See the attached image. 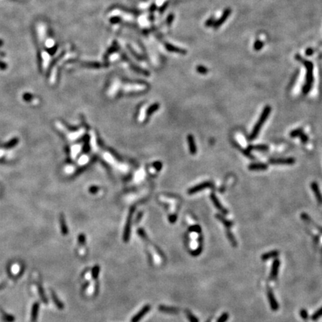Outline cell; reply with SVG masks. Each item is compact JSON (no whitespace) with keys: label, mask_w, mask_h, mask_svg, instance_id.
<instances>
[{"label":"cell","mask_w":322,"mask_h":322,"mask_svg":"<svg viewBox=\"0 0 322 322\" xmlns=\"http://www.w3.org/2000/svg\"><path fill=\"white\" fill-rule=\"evenodd\" d=\"M300 315L301 316V318H303V319H307L308 318V312L306 310V309H302L301 310L300 312Z\"/></svg>","instance_id":"cell-34"},{"label":"cell","mask_w":322,"mask_h":322,"mask_svg":"<svg viewBox=\"0 0 322 322\" xmlns=\"http://www.w3.org/2000/svg\"><path fill=\"white\" fill-rule=\"evenodd\" d=\"M279 251L278 250H271V251H269V252H267V253H265L263 254L262 256H261V259H262V260L263 261H266V260H270V259H272V258H276V257H278V255H279Z\"/></svg>","instance_id":"cell-16"},{"label":"cell","mask_w":322,"mask_h":322,"mask_svg":"<svg viewBox=\"0 0 322 322\" xmlns=\"http://www.w3.org/2000/svg\"><path fill=\"white\" fill-rule=\"evenodd\" d=\"M187 141H188V145H189V151L192 154H196L197 152V148H196V142H195L194 137L192 135H188L187 137Z\"/></svg>","instance_id":"cell-13"},{"label":"cell","mask_w":322,"mask_h":322,"mask_svg":"<svg viewBox=\"0 0 322 322\" xmlns=\"http://www.w3.org/2000/svg\"><path fill=\"white\" fill-rule=\"evenodd\" d=\"M311 189H312L313 193H314L316 198L317 199L318 202L320 204H322V194L320 191L319 187H318V184L317 182H312L310 184Z\"/></svg>","instance_id":"cell-9"},{"label":"cell","mask_w":322,"mask_h":322,"mask_svg":"<svg viewBox=\"0 0 322 322\" xmlns=\"http://www.w3.org/2000/svg\"><path fill=\"white\" fill-rule=\"evenodd\" d=\"M196 70L198 71V73H200V74H202V75H205L208 72V69H207L205 67H204V66H201V65L198 66V67H196Z\"/></svg>","instance_id":"cell-28"},{"label":"cell","mask_w":322,"mask_h":322,"mask_svg":"<svg viewBox=\"0 0 322 322\" xmlns=\"http://www.w3.org/2000/svg\"><path fill=\"white\" fill-rule=\"evenodd\" d=\"M264 46V43L260 40H257L255 41L254 44V48L255 51H260L262 48V47Z\"/></svg>","instance_id":"cell-22"},{"label":"cell","mask_w":322,"mask_h":322,"mask_svg":"<svg viewBox=\"0 0 322 322\" xmlns=\"http://www.w3.org/2000/svg\"><path fill=\"white\" fill-rule=\"evenodd\" d=\"M302 134H303V129L302 128H296V129L292 130V131L290 132L289 135H290V137H292V138H295V137H300Z\"/></svg>","instance_id":"cell-20"},{"label":"cell","mask_w":322,"mask_h":322,"mask_svg":"<svg viewBox=\"0 0 322 322\" xmlns=\"http://www.w3.org/2000/svg\"><path fill=\"white\" fill-rule=\"evenodd\" d=\"M160 311L166 313H171V314H175L179 312V309L175 307H166V306H160L159 307Z\"/></svg>","instance_id":"cell-17"},{"label":"cell","mask_w":322,"mask_h":322,"mask_svg":"<svg viewBox=\"0 0 322 322\" xmlns=\"http://www.w3.org/2000/svg\"><path fill=\"white\" fill-rule=\"evenodd\" d=\"M215 217H216V219H218L220 221L222 224H223V225L226 227V228H227V230L230 229L233 225H234V222H231V221L227 220V219H226L223 215H221V214H216Z\"/></svg>","instance_id":"cell-14"},{"label":"cell","mask_w":322,"mask_h":322,"mask_svg":"<svg viewBox=\"0 0 322 322\" xmlns=\"http://www.w3.org/2000/svg\"><path fill=\"white\" fill-rule=\"evenodd\" d=\"M280 260L278 259H275L273 261L272 266H271V273H270V279L276 280V278L277 277L278 274V271H279V267H280Z\"/></svg>","instance_id":"cell-8"},{"label":"cell","mask_w":322,"mask_h":322,"mask_svg":"<svg viewBox=\"0 0 322 322\" xmlns=\"http://www.w3.org/2000/svg\"><path fill=\"white\" fill-rule=\"evenodd\" d=\"M132 213H133V210H132L131 213L129 214V216H128V222H127L126 225H125L124 236H123V239H124L125 242H128V240H129L130 231V223H131Z\"/></svg>","instance_id":"cell-12"},{"label":"cell","mask_w":322,"mask_h":322,"mask_svg":"<svg viewBox=\"0 0 322 322\" xmlns=\"http://www.w3.org/2000/svg\"><path fill=\"white\" fill-rule=\"evenodd\" d=\"M295 163V159L293 157L272 158L269 160V163L273 165H292Z\"/></svg>","instance_id":"cell-4"},{"label":"cell","mask_w":322,"mask_h":322,"mask_svg":"<svg viewBox=\"0 0 322 322\" xmlns=\"http://www.w3.org/2000/svg\"><path fill=\"white\" fill-rule=\"evenodd\" d=\"M150 309H151L150 306L146 305L145 307H144L143 308H142V309H141L140 312H139L137 315H136L134 317L132 318L131 321H130V322H139V321H140L141 318L143 317V316H145L146 313H147L149 310H150Z\"/></svg>","instance_id":"cell-11"},{"label":"cell","mask_w":322,"mask_h":322,"mask_svg":"<svg viewBox=\"0 0 322 322\" xmlns=\"http://www.w3.org/2000/svg\"><path fill=\"white\" fill-rule=\"evenodd\" d=\"M168 4H169V2H166L164 5H163V7H162V8H161V12H163V10H164L165 9H166V7L168 6Z\"/></svg>","instance_id":"cell-39"},{"label":"cell","mask_w":322,"mask_h":322,"mask_svg":"<svg viewBox=\"0 0 322 322\" xmlns=\"http://www.w3.org/2000/svg\"><path fill=\"white\" fill-rule=\"evenodd\" d=\"M99 273V266H94V268H93V277L94 278V279H96V278L98 277Z\"/></svg>","instance_id":"cell-32"},{"label":"cell","mask_w":322,"mask_h":322,"mask_svg":"<svg viewBox=\"0 0 322 322\" xmlns=\"http://www.w3.org/2000/svg\"><path fill=\"white\" fill-rule=\"evenodd\" d=\"M52 299H53L54 302H55V304H56L57 307H58L59 309H63V308H64V305H63L61 301L57 299V297L56 296V295H55L54 292H52Z\"/></svg>","instance_id":"cell-23"},{"label":"cell","mask_w":322,"mask_h":322,"mask_svg":"<svg viewBox=\"0 0 322 322\" xmlns=\"http://www.w3.org/2000/svg\"><path fill=\"white\" fill-rule=\"evenodd\" d=\"M248 151H269V146L265 144H258V145H250L248 147Z\"/></svg>","instance_id":"cell-15"},{"label":"cell","mask_w":322,"mask_h":322,"mask_svg":"<svg viewBox=\"0 0 322 322\" xmlns=\"http://www.w3.org/2000/svg\"><path fill=\"white\" fill-rule=\"evenodd\" d=\"M231 8H226V9L224 10L222 17H221L219 20L215 21V23H214V25H213L214 29H218L219 27H220V26L227 20V18H228L229 16L231 15Z\"/></svg>","instance_id":"cell-7"},{"label":"cell","mask_w":322,"mask_h":322,"mask_svg":"<svg viewBox=\"0 0 322 322\" xmlns=\"http://www.w3.org/2000/svg\"><path fill=\"white\" fill-rule=\"evenodd\" d=\"M268 169V166L266 163H253L248 165V169L250 171H264Z\"/></svg>","instance_id":"cell-10"},{"label":"cell","mask_w":322,"mask_h":322,"mask_svg":"<svg viewBox=\"0 0 322 322\" xmlns=\"http://www.w3.org/2000/svg\"><path fill=\"white\" fill-rule=\"evenodd\" d=\"M83 66H87L88 67H93V68H98L102 67V65H101L99 63L95 62H88V63H83Z\"/></svg>","instance_id":"cell-26"},{"label":"cell","mask_w":322,"mask_h":322,"mask_svg":"<svg viewBox=\"0 0 322 322\" xmlns=\"http://www.w3.org/2000/svg\"><path fill=\"white\" fill-rule=\"evenodd\" d=\"M117 50H118L117 44H116V43H114V44H113V46L111 47V48H110V49L107 52V53L105 54V55H104V58L106 59L107 57L109 56L110 55H111V54H112L113 52H116V51H117Z\"/></svg>","instance_id":"cell-24"},{"label":"cell","mask_w":322,"mask_h":322,"mask_svg":"<svg viewBox=\"0 0 322 322\" xmlns=\"http://www.w3.org/2000/svg\"><path fill=\"white\" fill-rule=\"evenodd\" d=\"M226 235H227V239H228L229 242H231V245H232L233 247L237 246V242H236V239H235V236H234V234L231 232L230 229H227V231H226Z\"/></svg>","instance_id":"cell-19"},{"label":"cell","mask_w":322,"mask_h":322,"mask_svg":"<svg viewBox=\"0 0 322 322\" xmlns=\"http://www.w3.org/2000/svg\"><path fill=\"white\" fill-rule=\"evenodd\" d=\"M271 106L266 105V107H264L263 111H262V113H261L260 116V118H259L258 121H257V122L256 123L254 126L253 130H252L251 133H250V134L249 136L250 140H255V139L258 137L259 134H260V132L261 128H262V125L265 124L266 119H268V117H269V115H270L271 114Z\"/></svg>","instance_id":"cell-2"},{"label":"cell","mask_w":322,"mask_h":322,"mask_svg":"<svg viewBox=\"0 0 322 322\" xmlns=\"http://www.w3.org/2000/svg\"><path fill=\"white\" fill-rule=\"evenodd\" d=\"M295 59L297 61H300L304 65L307 69V75H306V82L302 88V92L304 94H307L311 90L313 83V64L309 60H304L300 55L297 54L295 55Z\"/></svg>","instance_id":"cell-1"},{"label":"cell","mask_w":322,"mask_h":322,"mask_svg":"<svg viewBox=\"0 0 322 322\" xmlns=\"http://www.w3.org/2000/svg\"><path fill=\"white\" fill-rule=\"evenodd\" d=\"M237 148H238V149H239V150L241 151V152L242 153V154H244V155H245L246 157H249V158H251V159H254V157L252 156L251 154H250V151H248V149H242V148L241 146H239V145H238Z\"/></svg>","instance_id":"cell-25"},{"label":"cell","mask_w":322,"mask_h":322,"mask_svg":"<svg viewBox=\"0 0 322 322\" xmlns=\"http://www.w3.org/2000/svg\"><path fill=\"white\" fill-rule=\"evenodd\" d=\"M215 18H214L213 17H210V18L206 21V22H205V26H206V27H211V26H213L214 23H215Z\"/></svg>","instance_id":"cell-31"},{"label":"cell","mask_w":322,"mask_h":322,"mask_svg":"<svg viewBox=\"0 0 322 322\" xmlns=\"http://www.w3.org/2000/svg\"><path fill=\"white\" fill-rule=\"evenodd\" d=\"M213 187L214 184L213 182L205 181L201 183V184H199L198 185L195 186V187H192L191 189H189V191H188V193H189V194H194V193L200 192V191L207 189V188H213Z\"/></svg>","instance_id":"cell-3"},{"label":"cell","mask_w":322,"mask_h":322,"mask_svg":"<svg viewBox=\"0 0 322 322\" xmlns=\"http://www.w3.org/2000/svg\"><path fill=\"white\" fill-rule=\"evenodd\" d=\"M228 318H229L228 313L224 312L220 316V317H219L217 322H226L227 321V319H228Z\"/></svg>","instance_id":"cell-30"},{"label":"cell","mask_w":322,"mask_h":322,"mask_svg":"<svg viewBox=\"0 0 322 322\" xmlns=\"http://www.w3.org/2000/svg\"><path fill=\"white\" fill-rule=\"evenodd\" d=\"M313 53H314V50L312 48H308L306 50V55H307V56H311L313 55Z\"/></svg>","instance_id":"cell-35"},{"label":"cell","mask_w":322,"mask_h":322,"mask_svg":"<svg viewBox=\"0 0 322 322\" xmlns=\"http://www.w3.org/2000/svg\"><path fill=\"white\" fill-rule=\"evenodd\" d=\"M111 22H112V23H117V22H120V19L119 17H114V18L111 19Z\"/></svg>","instance_id":"cell-37"},{"label":"cell","mask_w":322,"mask_h":322,"mask_svg":"<svg viewBox=\"0 0 322 322\" xmlns=\"http://www.w3.org/2000/svg\"><path fill=\"white\" fill-rule=\"evenodd\" d=\"M189 231H191V232L198 233V234H201V228L199 225H193V226H191V227H189Z\"/></svg>","instance_id":"cell-29"},{"label":"cell","mask_w":322,"mask_h":322,"mask_svg":"<svg viewBox=\"0 0 322 322\" xmlns=\"http://www.w3.org/2000/svg\"><path fill=\"white\" fill-rule=\"evenodd\" d=\"M166 47L167 49L170 52H177V53L182 54V55H186V53H187V51H186V50L181 49V48H177V47L172 46V45L169 44V43H166Z\"/></svg>","instance_id":"cell-18"},{"label":"cell","mask_w":322,"mask_h":322,"mask_svg":"<svg viewBox=\"0 0 322 322\" xmlns=\"http://www.w3.org/2000/svg\"><path fill=\"white\" fill-rule=\"evenodd\" d=\"M321 316H322V307L320 308L318 310L316 311V312L312 315V319L314 320V321H316V320H318V318H321Z\"/></svg>","instance_id":"cell-27"},{"label":"cell","mask_w":322,"mask_h":322,"mask_svg":"<svg viewBox=\"0 0 322 322\" xmlns=\"http://www.w3.org/2000/svg\"><path fill=\"white\" fill-rule=\"evenodd\" d=\"M299 137H300L301 141L302 143H304V144L307 143V142H308V140H309V137H308V136L306 134L303 133Z\"/></svg>","instance_id":"cell-33"},{"label":"cell","mask_w":322,"mask_h":322,"mask_svg":"<svg viewBox=\"0 0 322 322\" xmlns=\"http://www.w3.org/2000/svg\"><path fill=\"white\" fill-rule=\"evenodd\" d=\"M210 199H211L214 206L217 208V210H219L221 213L223 214V215H227V214L228 213V211H227V209L224 208L223 205L220 203L219 198H217V196H215L214 193H211V195H210Z\"/></svg>","instance_id":"cell-6"},{"label":"cell","mask_w":322,"mask_h":322,"mask_svg":"<svg viewBox=\"0 0 322 322\" xmlns=\"http://www.w3.org/2000/svg\"><path fill=\"white\" fill-rule=\"evenodd\" d=\"M4 286H5L4 284H0V289H1L2 288H3V287H4Z\"/></svg>","instance_id":"cell-40"},{"label":"cell","mask_w":322,"mask_h":322,"mask_svg":"<svg viewBox=\"0 0 322 322\" xmlns=\"http://www.w3.org/2000/svg\"><path fill=\"white\" fill-rule=\"evenodd\" d=\"M174 20V15L172 14H170L169 16L168 17V18H167V23H168V25H171V23L172 22V21H173Z\"/></svg>","instance_id":"cell-36"},{"label":"cell","mask_w":322,"mask_h":322,"mask_svg":"<svg viewBox=\"0 0 322 322\" xmlns=\"http://www.w3.org/2000/svg\"><path fill=\"white\" fill-rule=\"evenodd\" d=\"M185 312H186V315H187V318L189 319V322H198V318H196V316H195L194 315H193L192 313L189 310V309H186Z\"/></svg>","instance_id":"cell-21"},{"label":"cell","mask_w":322,"mask_h":322,"mask_svg":"<svg viewBox=\"0 0 322 322\" xmlns=\"http://www.w3.org/2000/svg\"><path fill=\"white\" fill-rule=\"evenodd\" d=\"M267 296L268 299H269V304H270V307L273 311H277L279 308V305H278V303L277 301L275 296H274L273 291L271 290V289L268 287L267 289Z\"/></svg>","instance_id":"cell-5"},{"label":"cell","mask_w":322,"mask_h":322,"mask_svg":"<svg viewBox=\"0 0 322 322\" xmlns=\"http://www.w3.org/2000/svg\"><path fill=\"white\" fill-rule=\"evenodd\" d=\"M79 242L84 243L85 242V236L83 235H80L79 236Z\"/></svg>","instance_id":"cell-38"}]
</instances>
